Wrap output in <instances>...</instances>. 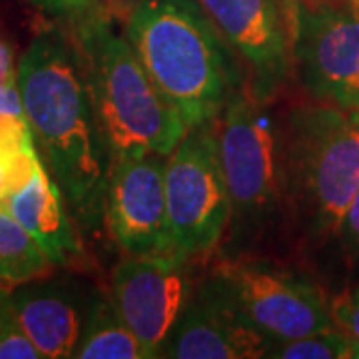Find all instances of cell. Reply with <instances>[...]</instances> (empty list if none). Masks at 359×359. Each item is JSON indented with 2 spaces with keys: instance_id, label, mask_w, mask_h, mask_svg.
<instances>
[{
  "instance_id": "ac0fdd59",
  "label": "cell",
  "mask_w": 359,
  "mask_h": 359,
  "mask_svg": "<svg viewBox=\"0 0 359 359\" xmlns=\"http://www.w3.org/2000/svg\"><path fill=\"white\" fill-rule=\"evenodd\" d=\"M40 351L28 339L14 316L8 292L0 290V359H40Z\"/></svg>"
},
{
  "instance_id": "e0dca14e",
  "label": "cell",
  "mask_w": 359,
  "mask_h": 359,
  "mask_svg": "<svg viewBox=\"0 0 359 359\" xmlns=\"http://www.w3.org/2000/svg\"><path fill=\"white\" fill-rule=\"evenodd\" d=\"M273 359H359L353 344L347 335L334 325L316 334L273 341L268 351Z\"/></svg>"
},
{
  "instance_id": "6da1fadb",
  "label": "cell",
  "mask_w": 359,
  "mask_h": 359,
  "mask_svg": "<svg viewBox=\"0 0 359 359\" xmlns=\"http://www.w3.org/2000/svg\"><path fill=\"white\" fill-rule=\"evenodd\" d=\"M16 86L52 178L82 226H96L112 160L74 36L40 32L18 62Z\"/></svg>"
},
{
  "instance_id": "4316f807",
  "label": "cell",
  "mask_w": 359,
  "mask_h": 359,
  "mask_svg": "<svg viewBox=\"0 0 359 359\" xmlns=\"http://www.w3.org/2000/svg\"><path fill=\"white\" fill-rule=\"evenodd\" d=\"M308 4H334V6H355L359 0H304Z\"/></svg>"
},
{
  "instance_id": "ffe728a7",
  "label": "cell",
  "mask_w": 359,
  "mask_h": 359,
  "mask_svg": "<svg viewBox=\"0 0 359 359\" xmlns=\"http://www.w3.org/2000/svg\"><path fill=\"white\" fill-rule=\"evenodd\" d=\"M36 148L26 116L0 114V152L22 156Z\"/></svg>"
},
{
  "instance_id": "52a82bcc",
  "label": "cell",
  "mask_w": 359,
  "mask_h": 359,
  "mask_svg": "<svg viewBox=\"0 0 359 359\" xmlns=\"http://www.w3.org/2000/svg\"><path fill=\"white\" fill-rule=\"evenodd\" d=\"M230 306L271 341L334 327L321 292L287 269L257 259H226L210 273Z\"/></svg>"
},
{
  "instance_id": "3957f363",
  "label": "cell",
  "mask_w": 359,
  "mask_h": 359,
  "mask_svg": "<svg viewBox=\"0 0 359 359\" xmlns=\"http://www.w3.org/2000/svg\"><path fill=\"white\" fill-rule=\"evenodd\" d=\"M92 104L110 152L170 156L186 134V122L164 98L142 66L130 40L100 11L74 26Z\"/></svg>"
},
{
  "instance_id": "30bf717a",
  "label": "cell",
  "mask_w": 359,
  "mask_h": 359,
  "mask_svg": "<svg viewBox=\"0 0 359 359\" xmlns=\"http://www.w3.org/2000/svg\"><path fill=\"white\" fill-rule=\"evenodd\" d=\"M231 50L250 66V88L271 98L290 76L297 0H200Z\"/></svg>"
},
{
  "instance_id": "7402d4cb",
  "label": "cell",
  "mask_w": 359,
  "mask_h": 359,
  "mask_svg": "<svg viewBox=\"0 0 359 359\" xmlns=\"http://www.w3.org/2000/svg\"><path fill=\"white\" fill-rule=\"evenodd\" d=\"M42 6L50 8L54 13L66 14L74 20H80V18H86L90 14L100 13V4L98 0H36Z\"/></svg>"
},
{
  "instance_id": "484cf974",
  "label": "cell",
  "mask_w": 359,
  "mask_h": 359,
  "mask_svg": "<svg viewBox=\"0 0 359 359\" xmlns=\"http://www.w3.org/2000/svg\"><path fill=\"white\" fill-rule=\"evenodd\" d=\"M142 0H98L100 8L106 16H110L112 20H128L130 13L140 4Z\"/></svg>"
},
{
  "instance_id": "603a6c76",
  "label": "cell",
  "mask_w": 359,
  "mask_h": 359,
  "mask_svg": "<svg viewBox=\"0 0 359 359\" xmlns=\"http://www.w3.org/2000/svg\"><path fill=\"white\" fill-rule=\"evenodd\" d=\"M341 240L346 242V245L353 252H359V188L351 204L347 208L344 222H341V230H339Z\"/></svg>"
},
{
  "instance_id": "9a60e30c",
  "label": "cell",
  "mask_w": 359,
  "mask_h": 359,
  "mask_svg": "<svg viewBox=\"0 0 359 359\" xmlns=\"http://www.w3.org/2000/svg\"><path fill=\"white\" fill-rule=\"evenodd\" d=\"M78 359H146L140 341L118 313L112 295H94L92 308L78 339Z\"/></svg>"
},
{
  "instance_id": "9c48e42d",
  "label": "cell",
  "mask_w": 359,
  "mask_h": 359,
  "mask_svg": "<svg viewBox=\"0 0 359 359\" xmlns=\"http://www.w3.org/2000/svg\"><path fill=\"white\" fill-rule=\"evenodd\" d=\"M192 257L178 254L130 256L112 271V299L146 359L162 349L194 294Z\"/></svg>"
},
{
  "instance_id": "d6986e66",
  "label": "cell",
  "mask_w": 359,
  "mask_h": 359,
  "mask_svg": "<svg viewBox=\"0 0 359 359\" xmlns=\"http://www.w3.org/2000/svg\"><path fill=\"white\" fill-rule=\"evenodd\" d=\"M39 158L40 154L36 148L22 156H8L0 152V204L30 178Z\"/></svg>"
},
{
  "instance_id": "7c38bea8",
  "label": "cell",
  "mask_w": 359,
  "mask_h": 359,
  "mask_svg": "<svg viewBox=\"0 0 359 359\" xmlns=\"http://www.w3.org/2000/svg\"><path fill=\"white\" fill-rule=\"evenodd\" d=\"M271 339L254 330L231 308L208 278L194 287L162 349L174 359H257L268 358Z\"/></svg>"
},
{
  "instance_id": "cb8c5ba5",
  "label": "cell",
  "mask_w": 359,
  "mask_h": 359,
  "mask_svg": "<svg viewBox=\"0 0 359 359\" xmlns=\"http://www.w3.org/2000/svg\"><path fill=\"white\" fill-rule=\"evenodd\" d=\"M0 114L25 116V106L16 82L14 84L0 82Z\"/></svg>"
},
{
  "instance_id": "2e32d148",
  "label": "cell",
  "mask_w": 359,
  "mask_h": 359,
  "mask_svg": "<svg viewBox=\"0 0 359 359\" xmlns=\"http://www.w3.org/2000/svg\"><path fill=\"white\" fill-rule=\"evenodd\" d=\"M48 256L13 214L0 205V290L44 278L52 269Z\"/></svg>"
},
{
  "instance_id": "8fae6325",
  "label": "cell",
  "mask_w": 359,
  "mask_h": 359,
  "mask_svg": "<svg viewBox=\"0 0 359 359\" xmlns=\"http://www.w3.org/2000/svg\"><path fill=\"white\" fill-rule=\"evenodd\" d=\"M166 158L160 154L124 156L110 164L104 218L114 242L128 256L170 252L164 186Z\"/></svg>"
},
{
  "instance_id": "277c9868",
  "label": "cell",
  "mask_w": 359,
  "mask_h": 359,
  "mask_svg": "<svg viewBox=\"0 0 359 359\" xmlns=\"http://www.w3.org/2000/svg\"><path fill=\"white\" fill-rule=\"evenodd\" d=\"M285 204L311 238L339 236L359 188V110L294 108L283 124Z\"/></svg>"
},
{
  "instance_id": "8992f818",
  "label": "cell",
  "mask_w": 359,
  "mask_h": 359,
  "mask_svg": "<svg viewBox=\"0 0 359 359\" xmlns=\"http://www.w3.org/2000/svg\"><path fill=\"white\" fill-rule=\"evenodd\" d=\"M164 186L170 252L194 257L212 250L231 218L214 120L186 130L166 158Z\"/></svg>"
},
{
  "instance_id": "5b68a950",
  "label": "cell",
  "mask_w": 359,
  "mask_h": 359,
  "mask_svg": "<svg viewBox=\"0 0 359 359\" xmlns=\"http://www.w3.org/2000/svg\"><path fill=\"white\" fill-rule=\"evenodd\" d=\"M219 162L231 202L233 233L268 230L285 204L283 126L250 84L238 90L219 122Z\"/></svg>"
},
{
  "instance_id": "5bb4252c",
  "label": "cell",
  "mask_w": 359,
  "mask_h": 359,
  "mask_svg": "<svg viewBox=\"0 0 359 359\" xmlns=\"http://www.w3.org/2000/svg\"><path fill=\"white\" fill-rule=\"evenodd\" d=\"M65 200L60 186L39 158L30 178L0 204L25 226L54 266H72L84 259L82 242Z\"/></svg>"
},
{
  "instance_id": "7a4b0ae2",
  "label": "cell",
  "mask_w": 359,
  "mask_h": 359,
  "mask_svg": "<svg viewBox=\"0 0 359 359\" xmlns=\"http://www.w3.org/2000/svg\"><path fill=\"white\" fill-rule=\"evenodd\" d=\"M126 39L188 128L216 120L244 86L236 52L200 0H142Z\"/></svg>"
},
{
  "instance_id": "44dd1931",
  "label": "cell",
  "mask_w": 359,
  "mask_h": 359,
  "mask_svg": "<svg viewBox=\"0 0 359 359\" xmlns=\"http://www.w3.org/2000/svg\"><path fill=\"white\" fill-rule=\"evenodd\" d=\"M332 320L353 344L359 358V283L353 290L339 294L332 302Z\"/></svg>"
},
{
  "instance_id": "d4e9b609",
  "label": "cell",
  "mask_w": 359,
  "mask_h": 359,
  "mask_svg": "<svg viewBox=\"0 0 359 359\" xmlns=\"http://www.w3.org/2000/svg\"><path fill=\"white\" fill-rule=\"evenodd\" d=\"M16 70L18 66H14V52L11 42L0 34V82H16Z\"/></svg>"
},
{
  "instance_id": "4fadbf2b",
  "label": "cell",
  "mask_w": 359,
  "mask_h": 359,
  "mask_svg": "<svg viewBox=\"0 0 359 359\" xmlns=\"http://www.w3.org/2000/svg\"><path fill=\"white\" fill-rule=\"evenodd\" d=\"M96 292L74 280H32L8 292L20 327L46 359L74 358Z\"/></svg>"
},
{
  "instance_id": "ba28073f",
  "label": "cell",
  "mask_w": 359,
  "mask_h": 359,
  "mask_svg": "<svg viewBox=\"0 0 359 359\" xmlns=\"http://www.w3.org/2000/svg\"><path fill=\"white\" fill-rule=\"evenodd\" d=\"M292 56L320 102L359 110V8L295 2Z\"/></svg>"
},
{
  "instance_id": "83f0119b",
  "label": "cell",
  "mask_w": 359,
  "mask_h": 359,
  "mask_svg": "<svg viewBox=\"0 0 359 359\" xmlns=\"http://www.w3.org/2000/svg\"><path fill=\"white\" fill-rule=\"evenodd\" d=\"M355 6H358V8H359V2H358V4H355Z\"/></svg>"
}]
</instances>
